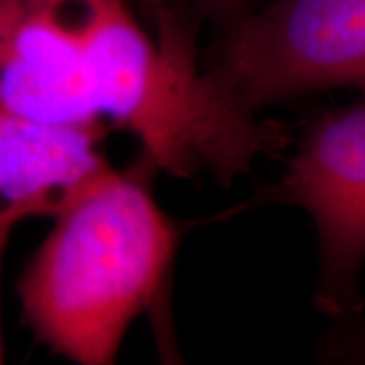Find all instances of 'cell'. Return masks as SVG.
I'll return each mask as SVG.
<instances>
[{
    "label": "cell",
    "instance_id": "1",
    "mask_svg": "<svg viewBox=\"0 0 365 365\" xmlns=\"http://www.w3.org/2000/svg\"><path fill=\"white\" fill-rule=\"evenodd\" d=\"M157 167L96 173L53 215L19 280L21 313L57 355L106 365L167 282L181 227L153 195Z\"/></svg>",
    "mask_w": 365,
    "mask_h": 365
},
{
    "label": "cell",
    "instance_id": "2",
    "mask_svg": "<svg viewBox=\"0 0 365 365\" xmlns=\"http://www.w3.org/2000/svg\"><path fill=\"white\" fill-rule=\"evenodd\" d=\"M91 91L102 118L132 132L157 170L177 179L209 173L230 181L287 136L199 71L189 33L157 6L146 33L126 0H79Z\"/></svg>",
    "mask_w": 365,
    "mask_h": 365
},
{
    "label": "cell",
    "instance_id": "3",
    "mask_svg": "<svg viewBox=\"0 0 365 365\" xmlns=\"http://www.w3.org/2000/svg\"><path fill=\"white\" fill-rule=\"evenodd\" d=\"M211 76L252 112L311 91L365 90V0H274L235 26Z\"/></svg>",
    "mask_w": 365,
    "mask_h": 365
},
{
    "label": "cell",
    "instance_id": "4",
    "mask_svg": "<svg viewBox=\"0 0 365 365\" xmlns=\"http://www.w3.org/2000/svg\"><path fill=\"white\" fill-rule=\"evenodd\" d=\"M256 203L304 209L319 237L317 304L351 317L365 266V98L325 112L304 132L284 177Z\"/></svg>",
    "mask_w": 365,
    "mask_h": 365
},
{
    "label": "cell",
    "instance_id": "5",
    "mask_svg": "<svg viewBox=\"0 0 365 365\" xmlns=\"http://www.w3.org/2000/svg\"><path fill=\"white\" fill-rule=\"evenodd\" d=\"M0 108L55 124L104 122L79 0H0Z\"/></svg>",
    "mask_w": 365,
    "mask_h": 365
},
{
    "label": "cell",
    "instance_id": "6",
    "mask_svg": "<svg viewBox=\"0 0 365 365\" xmlns=\"http://www.w3.org/2000/svg\"><path fill=\"white\" fill-rule=\"evenodd\" d=\"M104 122L55 124L0 108V209L21 222L49 215L108 167Z\"/></svg>",
    "mask_w": 365,
    "mask_h": 365
},
{
    "label": "cell",
    "instance_id": "7",
    "mask_svg": "<svg viewBox=\"0 0 365 365\" xmlns=\"http://www.w3.org/2000/svg\"><path fill=\"white\" fill-rule=\"evenodd\" d=\"M327 357L349 364H365V321L345 327L333 335L325 349Z\"/></svg>",
    "mask_w": 365,
    "mask_h": 365
},
{
    "label": "cell",
    "instance_id": "8",
    "mask_svg": "<svg viewBox=\"0 0 365 365\" xmlns=\"http://www.w3.org/2000/svg\"><path fill=\"white\" fill-rule=\"evenodd\" d=\"M19 223H21V220L16 215L0 209V268H2V258H4L11 234H13V230ZM0 361H2V333H0Z\"/></svg>",
    "mask_w": 365,
    "mask_h": 365
},
{
    "label": "cell",
    "instance_id": "9",
    "mask_svg": "<svg viewBox=\"0 0 365 365\" xmlns=\"http://www.w3.org/2000/svg\"><path fill=\"white\" fill-rule=\"evenodd\" d=\"M199 2L215 11H227V9H235L242 0H199Z\"/></svg>",
    "mask_w": 365,
    "mask_h": 365
}]
</instances>
